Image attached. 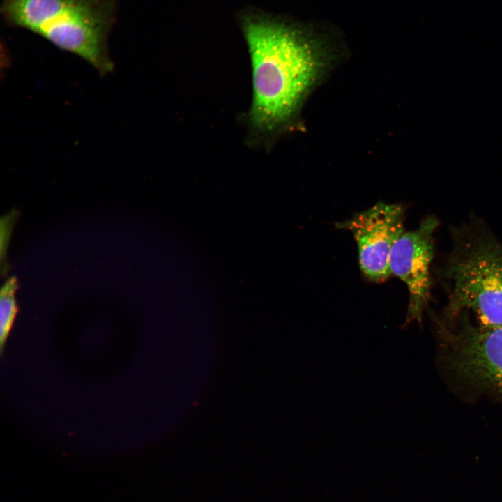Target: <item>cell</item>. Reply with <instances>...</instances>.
<instances>
[{
  "label": "cell",
  "instance_id": "277c9868",
  "mask_svg": "<svg viewBox=\"0 0 502 502\" xmlns=\"http://www.w3.org/2000/svg\"><path fill=\"white\" fill-rule=\"evenodd\" d=\"M456 319L459 324L452 330L436 320L448 364L463 379L502 395V327L474 326L466 312Z\"/></svg>",
  "mask_w": 502,
  "mask_h": 502
},
{
  "label": "cell",
  "instance_id": "52a82bcc",
  "mask_svg": "<svg viewBox=\"0 0 502 502\" xmlns=\"http://www.w3.org/2000/svg\"><path fill=\"white\" fill-rule=\"evenodd\" d=\"M17 288V280L12 277L6 282L1 291L0 353L1 356L17 313V305L15 298Z\"/></svg>",
  "mask_w": 502,
  "mask_h": 502
},
{
  "label": "cell",
  "instance_id": "5b68a950",
  "mask_svg": "<svg viewBox=\"0 0 502 502\" xmlns=\"http://www.w3.org/2000/svg\"><path fill=\"white\" fill-rule=\"evenodd\" d=\"M404 208L402 204L378 202L336 224L350 231L358 246L359 265L370 280L381 282L391 274V250L404 231Z\"/></svg>",
  "mask_w": 502,
  "mask_h": 502
},
{
  "label": "cell",
  "instance_id": "8992f818",
  "mask_svg": "<svg viewBox=\"0 0 502 502\" xmlns=\"http://www.w3.org/2000/svg\"><path fill=\"white\" fill-rule=\"evenodd\" d=\"M438 225L436 216L425 217L417 229L404 232L390 252V273L403 281L409 291L406 324L420 322L429 301L430 265L434 254L433 234Z\"/></svg>",
  "mask_w": 502,
  "mask_h": 502
},
{
  "label": "cell",
  "instance_id": "6da1fadb",
  "mask_svg": "<svg viewBox=\"0 0 502 502\" xmlns=\"http://www.w3.org/2000/svg\"><path fill=\"white\" fill-rule=\"evenodd\" d=\"M244 31L252 68L251 121L273 130L290 119L317 79L321 50L307 36L264 19L247 20Z\"/></svg>",
  "mask_w": 502,
  "mask_h": 502
},
{
  "label": "cell",
  "instance_id": "3957f363",
  "mask_svg": "<svg viewBox=\"0 0 502 502\" xmlns=\"http://www.w3.org/2000/svg\"><path fill=\"white\" fill-rule=\"evenodd\" d=\"M112 0H5L7 22L73 53L100 74L113 69L107 39L115 20Z\"/></svg>",
  "mask_w": 502,
  "mask_h": 502
},
{
  "label": "cell",
  "instance_id": "7a4b0ae2",
  "mask_svg": "<svg viewBox=\"0 0 502 502\" xmlns=\"http://www.w3.org/2000/svg\"><path fill=\"white\" fill-rule=\"evenodd\" d=\"M452 248L441 268L448 284L445 322L472 311L485 328L502 327V243L481 222L452 229Z\"/></svg>",
  "mask_w": 502,
  "mask_h": 502
}]
</instances>
